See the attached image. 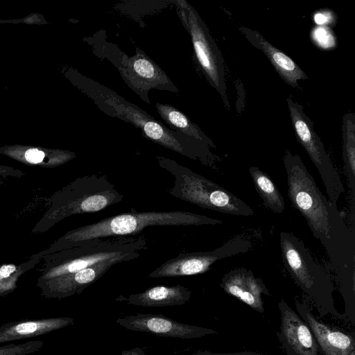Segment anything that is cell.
<instances>
[{
    "mask_svg": "<svg viewBox=\"0 0 355 355\" xmlns=\"http://www.w3.org/2000/svg\"><path fill=\"white\" fill-rule=\"evenodd\" d=\"M279 243L284 266L308 302L320 316L329 315L346 320L335 306L334 286L329 271L315 261L303 242L293 234L282 232Z\"/></svg>",
    "mask_w": 355,
    "mask_h": 355,
    "instance_id": "cell-3",
    "label": "cell"
},
{
    "mask_svg": "<svg viewBox=\"0 0 355 355\" xmlns=\"http://www.w3.org/2000/svg\"><path fill=\"white\" fill-rule=\"evenodd\" d=\"M26 160L31 164H39L43 162L45 153L36 148H31L26 151L24 155Z\"/></svg>",
    "mask_w": 355,
    "mask_h": 355,
    "instance_id": "cell-23",
    "label": "cell"
},
{
    "mask_svg": "<svg viewBox=\"0 0 355 355\" xmlns=\"http://www.w3.org/2000/svg\"><path fill=\"white\" fill-rule=\"evenodd\" d=\"M220 286L228 295L261 313L264 311L261 295H272L263 281L245 268H235L225 273Z\"/></svg>",
    "mask_w": 355,
    "mask_h": 355,
    "instance_id": "cell-14",
    "label": "cell"
},
{
    "mask_svg": "<svg viewBox=\"0 0 355 355\" xmlns=\"http://www.w3.org/2000/svg\"><path fill=\"white\" fill-rule=\"evenodd\" d=\"M281 324L277 333L287 355H324L308 325L287 302L278 303Z\"/></svg>",
    "mask_w": 355,
    "mask_h": 355,
    "instance_id": "cell-11",
    "label": "cell"
},
{
    "mask_svg": "<svg viewBox=\"0 0 355 355\" xmlns=\"http://www.w3.org/2000/svg\"><path fill=\"white\" fill-rule=\"evenodd\" d=\"M116 323L128 330L180 339L199 338L218 334L214 329L184 324L163 315L137 313L119 318Z\"/></svg>",
    "mask_w": 355,
    "mask_h": 355,
    "instance_id": "cell-10",
    "label": "cell"
},
{
    "mask_svg": "<svg viewBox=\"0 0 355 355\" xmlns=\"http://www.w3.org/2000/svg\"><path fill=\"white\" fill-rule=\"evenodd\" d=\"M286 102L296 138L315 166L328 199L337 206L340 195L345 191L339 173L325 150L320 138L314 131L313 122L304 112L302 106L291 97H287Z\"/></svg>",
    "mask_w": 355,
    "mask_h": 355,
    "instance_id": "cell-7",
    "label": "cell"
},
{
    "mask_svg": "<svg viewBox=\"0 0 355 355\" xmlns=\"http://www.w3.org/2000/svg\"><path fill=\"white\" fill-rule=\"evenodd\" d=\"M119 355H146V352L142 348L135 347L133 349L123 350Z\"/></svg>",
    "mask_w": 355,
    "mask_h": 355,
    "instance_id": "cell-25",
    "label": "cell"
},
{
    "mask_svg": "<svg viewBox=\"0 0 355 355\" xmlns=\"http://www.w3.org/2000/svg\"><path fill=\"white\" fill-rule=\"evenodd\" d=\"M297 312L308 325L324 355H347L355 350L354 335L319 320L309 303L295 300Z\"/></svg>",
    "mask_w": 355,
    "mask_h": 355,
    "instance_id": "cell-12",
    "label": "cell"
},
{
    "mask_svg": "<svg viewBox=\"0 0 355 355\" xmlns=\"http://www.w3.org/2000/svg\"><path fill=\"white\" fill-rule=\"evenodd\" d=\"M177 13L189 33L197 62L209 84L229 106L225 70L222 53L207 26L195 8L187 1H175Z\"/></svg>",
    "mask_w": 355,
    "mask_h": 355,
    "instance_id": "cell-6",
    "label": "cell"
},
{
    "mask_svg": "<svg viewBox=\"0 0 355 355\" xmlns=\"http://www.w3.org/2000/svg\"><path fill=\"white\" fill-rule=\"evenodd\" d=\"M191 296V291L178 284L172 286H157L144 292L131 294L116 300L124 301L128 304L145 307H161L184 305Z\"/></svg>",
    "mask_w": 355,
    "mask_h": 355,
    "instance_id": "cell-17",
    "label": "cell"
},
{
    "mask_svg": "<svg viewBox=\"0 0 355 355\" xmlns=\"http://www.w3.org/2000/svg\"><path fill=\"white\" fill-rule=\"evenodd\" d=\"M343 159L349 186L352 191L353 207L355 196V115L346 113L343 118Z\"/></svg>",
    "mask_w": 355,
    "mask_h": 355,
    "instance_id": "cell-19",
    "label": "cell"
},
{
    "mask_svg": "<svg viewBox=\"0 0 355 355\" xmlns=\"http://www.w3.org/2000/svg\"><path fill=\"white\" fill-rule=\"evenodd\" d=\"M288 196L324 248L344 298L345 313L355 311V236L344 215L318 187L297 154L285 150Z\"/></svg>",
    "mask_w": 355,
    "mask_h": 355,
    "instance_id": "cell-1",
    "label": "cell"
},
{
    "mask_svg": "<svg viewBox=\"0 0 355 355\" xmlns=\"http://www.w3.org/2000/svg\"><path fill=\"white\" fill-rule=\"evenodd\" d=\"M42 340H31L25 343H11L0 346V355H28L41 350Z\"/></svg>",
    "mask_w": 355,
    "mask_h": 355,
    "instance_id": "cell-22",
    "label": "cell"
},
{
    "mask_svg": "<svg viewBox=\"0 0 355 355\" xmlns=\"http://www.w3.org/2000/svg\"><path fill=\"white\" fill-rule=\"evenodd\" d=\"M239 30L252 45L264 53L280 77L288 85L295 89L300 88L298 80L307 79L308 76L294 60L256 31L245 26H240Z\"/></svg>",
    "mask_w": 355,
    "mask_h": 355,
    "instance_id": "cell-15",
    "label": "cell"
},
{
    "mask_svg": "<svg viewBox=\"0 0 355 355\" xmlns=\"http://www.w3.org/2000/svg\"><path fill=\"white\" fill-rule=\"evenodd\" d=\"M21 273V268L13 264L0 267V297L8 295L17 288V282Z\"/></svg>",
    "mask_w": 355,
    "mask_h": 355,
    "instance_id": "cell-21",
    "label": "cell"
},
{
    "mask_svg": "<svg viewBox=\"0 0 355 355\" xmlns=\"http://www.w3.org/2000/svg\"><path fill=\"white\" fill-rule=\"evenodd\" d=\"M249 173L265 207L274 213L282 214L285 209L284 200L268 174L257 166H250Z\"/></svg>",
    "mask_w": 355,
    "mask_h": 355,
    "instance_id": "cell-20",
    "label": "cell"
},
{
    "mask_svg": "<svg viewBox=\"0 0 355 355\" xmlns=\"http://www.w3.org/2000/svg\"><path fill=\"white\" fill-rule=\"evenodd\" d=\"M113 109L115 116L133 124L155 144L173 150L202 164L216 168L219 157L209 145L180 132L171 130L148 114L116 94L108 93L103 98Z\"/></svg>",
    "mask_w": 355,
    "mask_h": 355,
    "instance_id": "cell-4",
    "label": "cell"
},
{
    "mask_svg": "<svg viewBox=\"0 0 355 355\" xmlns=\"http://www.w3.org/2000/svg\"><path fill=\"white\" fill-rule=\"evenodd\" d=\"M123 262L120 259L107 260L94 264L76 273L46 281H39L42 294L48 298L62 299L80 294L87 286L100 279L111 267Z\"/></svg>",
    "mask_w": 355,
    "mask_h": 355,
    "instance_id": "cell-13",
    "label": "cell"
},
{
    "mask_svg": "<svg viewBox=\"0 0 355 355\" xmlns=\"http://www.w3.org/2000/svg\"><path fill=\"white\" fill-rule=\"evenodd\" d=\"M156 109L162 119L173 129L193 137L215 149L214 143L189 117L181 111L168 104L156 103Z\"/></svg>",
    "mask_w": 355,
    "mask_h": 355,
    "instance_id": "cell-18",
    "label": "cell"
},
{
    "mask_svg": "<svg viewBox=\"0 0 355 355\" xmlns=\"http://www.w3.org/2000/svg\"><path fill=\"white\" fill-rule=\"evenodd\" d=\"M74 323L70 317L26 319L0 325V343L46 334Z\"/></svg>",
    "mask_w": 355,
    "mask_h": 355,
    "instance_id": "cell-16",
    "label": "cell"
},
{
    "mask_svg": "<svg viewBox=\"0 0 355 355\" xmlns=\"http://www.w3.org/2000/svg\"><path fill=\"white\" fill-rule=\"evenodd\" d=\"M157 159L160 167L174 178L168 193L202 208L236 216H250L254 210L239 198L213 181L195 173L175 161L161 156Z\"/></svg>",
    "mask_w": 355,
    "mask_h": 355,
    "instance_id": "cell-5",
    "label": "cell"
},
{
    "mask_svg": "<svg viewBox=\"0 0 355 355\" xmlns=\"http://www.w3.org/2000/svg\"><path fill=\"white\" fill-rule=\"evenodd\" d=\"M251 248L252 241L248 237L237 235L214 250L180 253L162 263L148 275V277H174L202 274L209 270L211 266L217 261L245 253Z\"/></svg>",
    "mask_w": 355,
    "mask_h": 355,
    "instance_id": "cell-8",
    "label": "cell"
},
{
    "mask_svg": "<svg viewBox=\"0 0 355 355\" xmlns=\"http://www.w3.org/2000/svg\"><path fill=\"white\" fill-rule=\"evenodd\" d=\"M187 355H266L254 352H242L235 353H212L209 351H198L196 353Z\"/></svg>",
    "mask_w": 355,
    "mask_h": 355,
    "instance_id": "cell-24",
    "label": "cell"
},
{
    "mask_svg": "<svg viewBox=\"0 0 355 355\" xmlns=\"http://www.w3.org/2000/svg\"><path fill=\"white\" fill-rule=\"evenodd\" d=\"M347 355H355V350L352 351Z\"/></svg>",
    "mask_w": 355,
    "mask_h": 355,
    "instance_id": "cell-26",
    "label": "cell"
},
{
    "mask_svg": "<svg viewBox=\"0 0 355 355\" xmlns=\"http://www.w3.org/2000/svg\"><path fill=\"white\" fill-rule=\"evenodd\" d=\"M219 219L183 211H130L112 216L67 232L59 245L67 249L89 240L137 235L149 226L220 225Z\"/></svg>",
    "mask_w": 355,
    "mask_h": 355,
    "instance_id": "cell-2",
    "label": "cell"
},
{
    "mask_svg": "<svg viewBox=\"0 0 355 355\" xmlns=\"http://www.w3.org/2000/svg\"><path fill=\"white\" fill-rule=\"evenodd\" d=\"M119 70L128 86L147 103L148 93L151 89L178 91L166 73L139 49L130 58L125 55L120 61Z\"/></svg>",
    "mask_w": 355,
    "mask_h": 355,
    "instance_id": "cell-9",
    "label": "cell"
}]
</instances>
